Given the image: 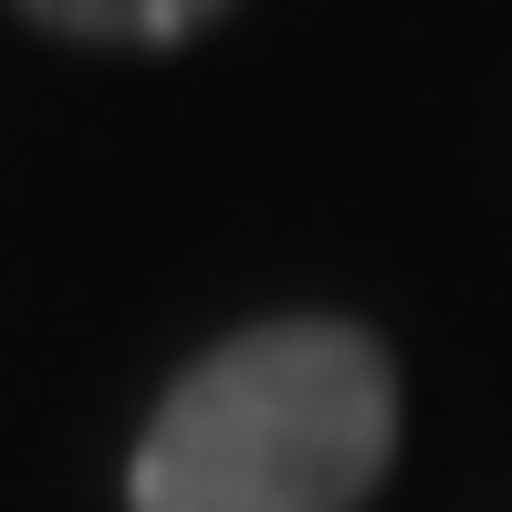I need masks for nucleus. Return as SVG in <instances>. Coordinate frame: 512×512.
<instances>
[{
	"mask_svg": "<svg viewBox=\"0 0 512 512\" xmlns=\"http://www.w3.org/2000/svg\"><path fill=\"white\" fill-rule=\"evenodd\" d=\"M32 21H53V32L74 42H189L199 21H220L230 0H21Z\"/></svg>",
	"mask_w": 512,
	"mask_h": 512,
	"instance_id": "2",
	"label": "nucleus"
},
{
	"mask_svg": "<svg viewBox=\"0 0 512 512\" xmlns=\"http://www.w3.org/2000/svg\"><path fill=\"white\" fill-rule=\"evenodd\" d=\"M398 450V377L356 324H262L199 356L136 439V512H356Z\"/></svg>",
	"mask_w": 512,
	"mask_h": 512,
	"instance_id": "1",
	"label": "nucleus"
}]
</instances>
